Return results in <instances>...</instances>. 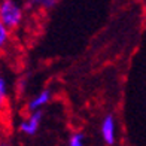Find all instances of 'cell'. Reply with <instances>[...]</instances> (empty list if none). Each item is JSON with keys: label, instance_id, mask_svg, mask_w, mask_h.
<instances>
[{"label": "cell", "instance_id": "cell-8", "mask_svg": "<svg viewBox=\"0 0 146 146\" xmlns=\"http://www.w3.org/2000/svg\"><path fill=\"white\" fill-rule=\"evenodd\" d=\"M67 146H85V134L82 131H73L67 140Z\"/></svg>", "mask_w": 146, "mask_h": 146}, {"label": "cell", "instance_id": "cell-1", "mask_svg": "<svg viewBox=\"0 0 146 146\" xmlns=\"http://www.w3.org/2000/svg\"><path fill=\"white\" fill-rule=\"evenodd\" d=\"M27 18L24 0H0V21L12 33L19 30Z\"/></svg>", "mask_w": 146, "mask_h": 146}, {"label": "cell", "instance_id": "cell-6", "mask_svg": "<svg viewBox=\"0 0 146 146\" xmlns=\"http://www.w3.org/2000/svg\"><path fill=\"white\" fill-rule=\"evenodd\" d=\"M11 45H12V31L8 27H5V24L0 21V57L9 51Z\"/></svg>", "mask_w": 146, "mask_h": 146}, {"label": "cell", "instance_id": "cell-5", "mask_svg": "<svg viewBox=\"0 0 146 146\" xmlns=\"http://www.w3.org/2000/svg\"><path fill=\"white\" fill-rule=\"evenodd\" d=\"M11 100V84H9V78L6 75V72L2 69L0 66V113L8 109Z\"/></svg>", "mask_w": 146, "mask_h": 146}, {"label": "cell", "instance_id": "cell-7", "mask_svg": "<svg viewBox=\"0 0 146 146\" xmlns=\"http://www.w3.org/2000/svg\"><path fill=\"white\" fill-rule=\"evenodd\" d=\"M60 2V0H24L27 9L31 11H49Z\"/></svg>", "mask_w": 146, "mask_h": 146}, {"label": "cell", "instance_id": "cell-3", "mask_svg": "<svg viewBox=\"0 0 146 146\" xmlns=\"http://www.w3.org/2000/svg\"><path fill=\"white\" fill-rule=\"evenodd\" d=\"M100 136L106 146H113L116 142V121L113 115H106L100 124Z\"/></svg>", "mask_w": 146, "mask_h": 146}, {"label": "cell", "instance_id": "cell-9", "mask_svg": "<svg viewBox=\"0 0 146 146\" xmlns=\"http://www.w3.org/2000/svg\"><path fill=\"white\" fill-rule=\"evenodd\" d=\"M0 146H12V143L8 140H0Z\"/></svg>", "mask_w": 146, "mask_h": 146}, {"label": "cell", "instance_id": "cell-2", "mask_svg": "<svg viewBox=\"0 0 146 146\" xmlns=\"http://www.w3.org/2000/svg\"><path fill=\"white\" fill-rule=\"evenodd\" d=\"M43 121V110L39 112H30L25 115L18 124L19 133H23L24 136H35L39 131Z\"/></svg>", "mask_w": 146, "mask_h": 146}, {"label": "cell", "instance_id": "cell-4", "mask_svg": "<svg viewBox=\"0 0 146 146\" xmlns=\"http://www.w3.org/2000/svg\"><path fill=\"white\" fill-rule=\"evenodd\" d=\"M52 98V92L51 90L45 88V90H40L37 92V94H35L30 100L27 102V110L29 113L30 112H39V110H43L45 106H48L49 102Z\"/></svg>", "mask_w": 146, "mask_h": 146}]
</instances>
